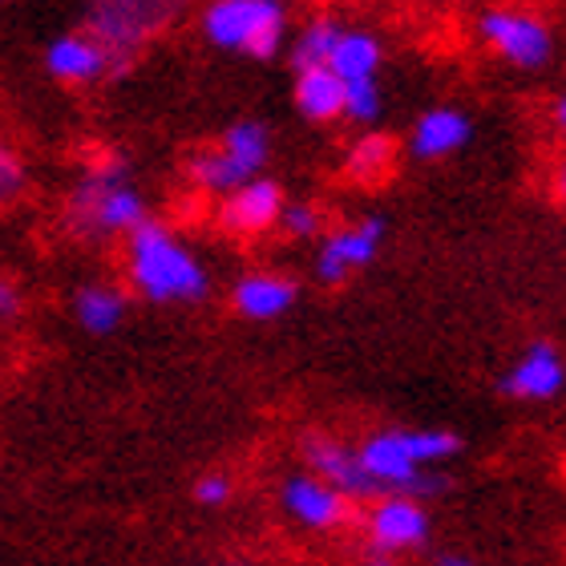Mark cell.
I'll return each instance as SVG.
<instances>
[{"label":"cell","mask_w":566,"mask_h":566,"mask_svg":"<svg viewBox=\"0 0 566 566\" xmlns=\"http://www.w3.org/2000/svg\"><path fill=\"white\" fill-rule=\"evenodd\" d=\"M458 433L449 429H385L356 449V461L380 497H424L446 490V478H437V465L458 458Z\"/></svg>","instance_id":"6da1fadb"},{"label":"cell","mask_w":566,"mask_h":566,"mask_svg":"<svg viewBox=\"0 0 566 566\" xmlns=\"http://www.w3.org/2000/svg\"><path fill=\"white\" fill-rule=\"evenodd\" d=\"M126 272L134 292L150 304H199L211 295V272L158 219H146L126 235Z\"/></svg>","instance_id":"7a4b0ae2"},{"label":"cell","mask_w":566,"mask_h":566,"mask_svg":"<svg viewBox=\"0 0 566 566\" xmlns=\"http://www.w3.org/2000/svg\"><path fill=\"white\" fill-rule=\"evenodd\" d=\"M146 199H142L138 182L130 178V166L118 158L85 166L77 187L70 190L65 202V223L73 235L82 239H114L130 235L134 227L146 223Z\"/></svg>","instance_id":"3957f363"},{"label":"cell","mask_w":566,"mask_h":566,"mask_svg":"<svg viewBox=\"0 0 566 566\" xmlns=\"http://www.w3.org/2000/svg\"><path fill=\"white\" fill-rule=\"evenodd\" d=\"M287 4L283 0H211L202 9V36L223 53L251 61H275L287 45Z\"/></svg>","instance_id":"277c9868"},{"label":"cell","mask_w":566,"mask_h":566,"mask_svg":"<svg viewBox=\"0 0 566 566\" xmlns=\"http://www.w3.org/2000/svg\"><path fill=\"white\" fill-rule=\"evenodd\" d=\"M187 0H90V36L109 49V57L126 70L134 49L163 33L182 12Z\"/></svg>","instance_id":"5b68a950"},{"label":"cell","mask_w":566,"mask_h":566,"mask_svg":"<svg viewBox=\"0 0 566 566\" xmlns=\"http://www.w3.org/2000/svg\"><path fill=\"white\" fill-rule=\"evenodd\" d=\"M478 33L514 70H546L551 57H555V33H551V24L538 12L485 9L478 17Z\"/></svg>","instance_id":"8992f818"},{"label":"cell","mask_w":566,"mask_h":566,"mask_svg":"<svg viewBox=\"0 0 566 566\" xmlns=\"http://www.w3.org/2000/svg\"><path fill=\"white\" fill-rule=\"evenodd\" d=\"M365 531L377 555L401 558V555H413V551H421V546L429 543L433 522H429V510H424L417 497L385 494L368 510Z\"/></svg>","instance_id":"52a82bcc"},{"label":"cell","mask_w":566,"mask_h":566,"mask_svg":"<svg viewBox=\"0 0 566 566\" xmlns=\"http://www.w3.org/2000/svg\"><path fill=\"white\" fill-rule=\"evenodd\" d=\"M385 235H389V223H385L380 214H368L360 223L340 227V231L324 235V243H319V251H316L319 283H344L353 272L368 268V263L380 255Z\"/></svg>","instance_id":"ba28073f"},{"label":"cell","mask_w":566,"mask_h":566,"mask_svg":"<svg viewBox=\"0 0 566 566\" xmlns=\"http://www.w3.org/2000/svg\"><path fill=\"white\" fill-rule=\"evenodd\" d=\"M283 202L287 199H283L280 182L268 175H255L243 187H235L231 195L219 199V227H223L227 235H239V239L268 235L272 227H280Z\"/></svg>","instance_id":"9c48e42d"},{"label":"cell","mask_w":566,"mask_h":566,"mask_svg":"<svg viewBox=\"0 0 566 566\" xmlns=\"http://www.w3.org/2000/svg\"><path fill=\"white\" fill-rule=\"evenodd\" d=\"M566 385V360L551 340H534L518 353V360L506 368L502 377V392L514 397V401H555Z\"/></svg>","instance_id":"30bf717a"},{"label":"cell","mask_w":566,"mask_h":566,"mask_svg":"<svg viewBox=\"0 0 566 566\" xmlns=\"http://www.w3.org/2000/svg\"><path fill=\"white\" fill-rule=\"evenodd\" d=\"M45 70L49 77H57L61 85H94L109 73H118L122 65L109 57V49L90 33H61L45 45Z\"/></svg>","instance_id":"8fae6325"},{"label":"cell","mask_w":566,"mask_h":566,"mask_svg":"<svg viewBox=\"0 0 566 566\" xmlns=\"http://www.w3.org/2000/svg\"><path fill=\"white\" fill-rule=\"evenodd\" d=\"M283 510L307 531H340L344 522L353 518L348 497L340 490H332L316 473H292L283 482Z\"/></svg>","instance_id":"7c38bea8"},{"label":"cell","mask_w":566,"mask_h":566,"mask_svg":"<svg viewBox=\"0 0 566 566\" xmlns=\"http://www.w3.org/2000/svg\"><path fill=\"white\" fill-rule=\"evenodd\" d=\"M473 138V118L458 106H429L413 122L409 134V154L417 163H441L449 154L465 150Z\"/></svg>","instance_id":"4fadbf2b"},{"label":"cell","mask_w":566,"mask_h":566,"mask_svg":"<svg viewBox=\"0 0 566 566\" xmlns=\"http://www.w3.org/2000/svg\"><path fill=\"white\" fill-rule=\"evenodd\" d=\"M304 458L316 478L332 485V490H340L348 502L353 497H380L377 485L368 482L365 470H360V461H356V449H348L344 441H332V437H312L304 446Z\"/></svg>","instance_id":"5bb4252c"},{"label":"cell","mask_w":566,"mask_h":566,"mask_svg":"<svg viewBox=\"0 0 566 566\" xmlns=\"http://www.w3.org/2000/svg\"><path fill=\"white\" fill-rule=\"evenodd\" d=\"M295 287L287 275L280 272H251L231 287V307H235L243 319H255V324H268V319L287 316L295 307Z\"/></svg>","instance_id":"9a60e30c"},{"label":"cell","mask_w":566,"mask_h":566,"mask_svg":"<svg viewBox=\"0 0 566 566\" xmlns=\"http://www.w3.org/2000/svg\"><path fill=\"white\" fill-rule=\"evenodd\" d=\"M380 61H385V45L373 29H353V24H340V33L332 41L328 53V70L340 77V82H365V77H377Z\"/></svg>","instance_id":"2e32d148"},{"label":"cell","mask_w":566,"mask_h":566,"mask_svg":"<svg viewBox=\"0 0 566 566\" xmlns=\"http://www.w3.org/2000/svg\"><path fill=\"white\" fill-rule=\"evenodd\" d=\"M292 102H295V109H300V118L316 122V126H328V122L344 118V82L328 65L295 73Z\"/></svg>","instance_id":"e0dca14e"},{"label":"cell","mask_w":566,"mask_h":566,"mask_svg":"<svg viewBox=\"0 0 566 566\" xmlns=\"http://www.w3.org/2000/svg\"><path fill=\"white\" fill-rule=\"evenodd\" d=\"M126 312H130V300L114 283H85L73 295V319L90 336H114L126 324Z\"/></svg>","instance_id":"ac0fdd59"},{"label":"cell","mask_w":566,"mask_h":566,"mask_svg":"<svg viewBox=\"0 0 566 566\" xmlns=\"http://www.w3.org/2000/svg\"><path fill=\"white\" fill-rule=\"evenodd\" d=\"M219 150H223L243 175L255 178L268 170V163H272V130H268L260 118H239L227 126Z\"/></svg>","instance_id":"d6986e66"},{"label":"cell","mask_w":566,"mask_h":566,"mask_svg":"<svg viewBox=\"0 0 566 566\" xmlns=\"http://www.w3.org/2000/svg\"><path fill=\"white\" fill-rule=\"evenodd\" d=\"M392 163H397V146L385 130H365L360 138L348 146V158H344V170L353 182H380L389 175Z\"/></svg>","instance_id":"ffe728a7"},{"label":"cell","mask_w":566,"mask_h":566,"mask_svg":"<svg viewBox=\"0 0 566 566\" xmlns=\"http://www.w3.org/2000/svg\"><path fill=\"white\" fill-rule=\"evenodd\" d=\"M336 33H340V21H336V17H312V21L300 24V33H295L292 45H287L292 70L304 73V70H319V65H328V53H332Z\"/></svg>","instance_id":"44dd1931"},{"label":"cell","mask_w":566,"mask_h":566,"mask_svg":"<svg viewBox=\"0 0 566 566\" xmlns=\"http://www.w3.org/2000/svg\"><path fill=\"white\" fill-rule=\"evenodd\" d=\"M187 170H190V182H195V187L207 190V195H219V199L248 182V175H243V170H239V166L231 163V158H227L219 146L190 154Z\"/></svg>","instance_id":"7402d4cb"},{"label":"cell","mask_w":566,"mask_h":566,"mask_svg":"<svg viewBox=\"0 0 566 566\" xmlns=\"http://www.w3.org/2000/svg\"><path fill=\"white\" fill-rule=\"evenodd\" d=\"M380 114H385V94L377 77L344 82V118H353L356 126H377Z\"/></svg>","instance_id":"603a6c76"},{"label":"cell","mask_w":566,"mask_h":566,"mask_svg":"<svg viewBox=\"0 0 566 566\" xmlns=\"http://www.w3.org/2000/svg\"><path fill=\"white\" fill-rule=\"evenodd\" d=\"M280 227L287 231L292 239H316L324 219L312 202H283V214H280Z\"/></svg>","instance_id":"cb8c5ba5"},{"label":"cell","mask_w":566,"mask_h":566,"mask_svg":"<svg viewBox=\"0 0 566 566\" xmlns=\"http://www.w3.org/2000/svg\"><path fill=\"white\" fill-rule=\"evenodd\" d=\"M231 490H235L231 473L211 470V473H202L199 482H195V502H199V506H223L227 497H231Z\"/></svg>","instance_id":"d4e9b609"},{"label":"cell","mask_w":566,"mask_h":566,"mask_svg":"<svg viewBox=\"0 0 566 566\" xmlns=\"http://www.w3.org/2000/svg\"><path fill=\"white\" fill-rule=\"evenodd\" d=\"M24 190V166L21 158L0 142V202H12Z\"/></svg>","instance_id":"484cf974"},{"label":"cell","mask_w":566,"mask_h":566,"mask_svg":"<svg viewBox=\"0 0 566 566\" xmlns=\"http://www.w3.org/2000/svg\"><path fill=\"white\" fill-rule=\"evenodd\" d=\"M17 312H21V287L0 275V319H12Z\"/></svg>","instance_id":"4316f807"},{"label":"cell","mask_w":566,"mask_h":566,"mask_svg":"<svg viewBox=\"0 0 566 566\" xmlns=\"http://www.w3.org/2000/svg\"><path fill=\"white\" fill-rule=\"evenodd\" d=\"M433 566H478L470 555H458V551H441V555L433 558Z\"/></svg>","instance_id":"83f0119b"},{"label":"cell","mask_w":566,"mask_h":566,"mask_svg":"<svg viewBox=\"0 0 566 566\" xmlns=\"http://www.w3.org/2000/svg\"><path fill=\"white\" fill-rule=\"evenodd\" d=\"M368 566H405L401 558H389V555H373L368 558Z\"/></svg>","instance_id":"f1b7e54d"},{"label":"cell","mask_w":566,"mask_h":566,"mask_svg":"<svg viewBox=\"0 0 566 566\" xmlns=\"http://www.w3.org/2000/svg\"><path fill=\"white\" fill-rule=\"evenodd\" d=\"M551 118H555L558 126H563V122H566V102H563V97H558V102H555V109H551Z\"/></svg>","instance_id":"f546056e"}]
</instances>
